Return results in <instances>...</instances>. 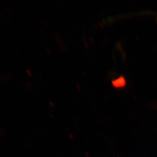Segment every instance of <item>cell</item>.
<instances>
[{
    "label": "cell",
    "mask_w": 157,
    "mask_h": 157,
    "mask_svg": "<svg viewBox=\"0 0 157 157\" xmlns=\"http://www.w3.org/2000/svg\"><path fill=\"white\" fill-rule=\"evenodd\" d=\"M113 85L116 87H122L124 86V85H125V80L123 77H120L114 80V82H113Z\"/></svg>",
    "instance_id": "1"
}]
</instances>
